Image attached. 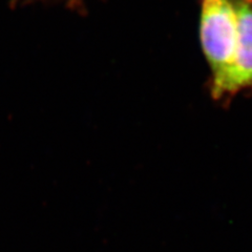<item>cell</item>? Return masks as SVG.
<instances>
[{"label": "cell", "instance_id": "1", "mask_svg": "<svg viewBox=\"0 0 252 252\" xmlns=\"http://www.w3.org/2000/svg\"><path fill=\"white\" fill-rule=\"evenodd\" d=\"M199 37L210 69V96L220 101L239 46V20L233 0H201Z\"/></svg>", "mask_w": 252, "mask_h": 252}, {"label": "cell", "instance_id": "2", "mask_svg": "<svg viewBox=\"0 0 252 252\" xmlns=\"http://www.w3.org/2000/svg\"><path fill=\"white\" fill-rule=\"evenodd\" d=\"M239 20V46L233 69L220 102L228 103L242 92L252 93V0H233Z\"/></svg>", "mask_w": 252, "mask_h": 252}]
</instances>
